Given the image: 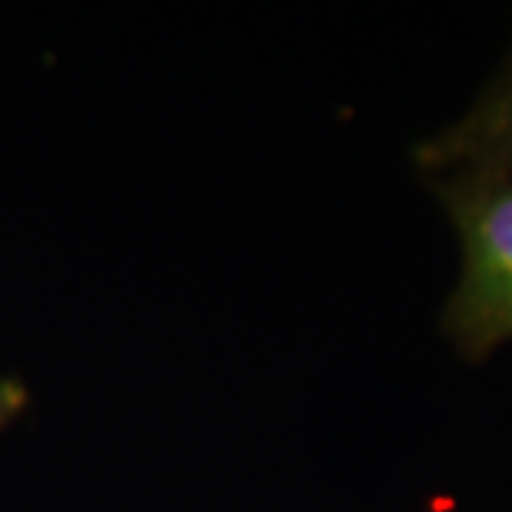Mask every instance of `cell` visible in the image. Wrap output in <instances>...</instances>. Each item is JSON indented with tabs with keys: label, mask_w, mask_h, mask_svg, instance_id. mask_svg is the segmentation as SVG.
Here are the masks:
<instances>
[{
	"label": "cell",
	"mask_w": 512,
	"mask_h": 512,
	"mask_svg": "<svg viewBox=\"0 0 512 512\" xmlns=\"http://www.w3.org/2000/svg\"><path fill=\"white\" fill-rule=\"evenodd\" d=\"M464 279L458 330L476 345L512 336V183L487 191L464 211Z\"/></svg>",
	"instance_id": "1"
},
{
	"label": "cell",
	"mask_w": 512,
	"mask_h": 512,
	"mask_svg": "<svg viewBox=\"0 0 512 512\" xmlns=\"http://www.w3.org/2000/svg\"><path fill=\"white\" fill-rule=\"evenodd\" d=\"M23 390L15 382H0V427L23 407Z\"/></svg>",
	"instance_id": "2"
},
{
	"label": "cell",
	"mask_w": 512,
	"mask_h": 512,
	"mask_svg": "<svg viewBox=\"0 0 512 512\" xmlns=\"http://www.w3.org/2000/svg\"><path fill=\"white\" fill-rule=\"evenodd\" d=\"M501 128H504V131H510V134H512V103L507 106V111H504V117H501Z\"/></svg>",
	"instance_id": "3"
}]
</instances>
